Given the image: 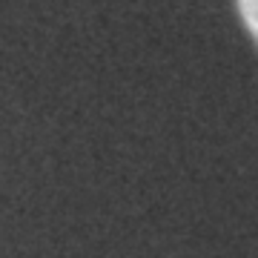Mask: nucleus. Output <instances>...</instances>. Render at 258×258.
I'll list each match as a JSON object with an SVG mask.
<instances>
[{
	"mask_svg": "<svg viewBox=\"0 0 258 258\" xmlns=\"http://www.w3.org/2000/svg\"><path fill=\"white\" fill-rule=\"evenodd\" d=\"M238 12L244 26L249 29V35L258 40V0H238Z\"/></svg>",
	"mask_w": 258,
	"mask_h": 258,
	"instance_id": "obj_1",
	"label": "nucleus"
}]
</instances>
